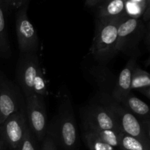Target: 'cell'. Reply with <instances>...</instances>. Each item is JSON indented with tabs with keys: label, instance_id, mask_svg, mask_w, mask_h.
Masks as SVG:
<instances>
[{
	"label": "cell",
	"instance_id": "6da1fadb",
	"mask_svg": "<svg viewBox=\"0 0 150 150\" xmlns=\"http://www.w3.org/2000/svg\"><path fill=\"white\" fill-rule=\"evenodd\" d=\"M125 16L113 19H96L95 36L90 52L94 59L100 64H106L118 54L117 51L118 26Z\"/></svg>",
	"mask_w": 150,
	"mask_h": 150
},
{
	"label": "cell",
	"instance_id": "7a4b0ae2",
	"mask_svg": "<svg viewBox=\"0 0 150 150\" xmlns=\"http://www.w3.org/2000/svg\"><path fill=\"white\" fill-rule=\"evenodd\" d=\"M47 130L54 136L57 145L63 149H75L78 142L77 123L73 104L68 95L61 98L57 120L54 125Z\"/></svg>",
	"mask_w": 150,
	"mask_h": 150
},
{
	"label": "cell",
	"instance_id": "3957f363",
	"mask_svg": "<svg viewBox=\"0 0 150 150\" xmlns=\"http://www.w3.org/2000/svg\"><path fill=\"white\" fill-rule=\"evenodd\" d=\"M103 103L108 107L115 116L122 132L150 144L149 121L144 122L127 111L120 103L114 100L110 95L102 98Z\"/></svg>",
	"mask_w": 150,
	"mask_h": 150
},
{
	"label": "cell",
	"instance_id": "277c9868",
	"mask_svg": "<svg viewBox=\"0 0 150 150\" xmlns=\"http://www.w3.org/2000/svg\"><path fill=\"white\" fill-rule=\"evenodd\" d=\"M146 26L143 21L137 18L125 16L120 23L117 32V53L128 56L139 53V47L144 37Z\"/></svg>",
	"mask_w": 150,
	"mask_h": 150
},
{
	"label": "cell",
	"instance_id": "5b68a950",
	"mask_svg": "<svg viewBox=\"0 0 150 150\" xmlns=\"http://www.w3.org/2000/svg\"><path fill=\"white\" fill-rule=\"evenodd\" d=\"M41 73L38 53L20 54L16 67V80L24 98L34 95L35 83Z\"/></svg>",
	"mask_w": 150,
	"mask_h": 150
},
{
	"label": "cell",
	"instance_id": "8992f818",
	"mask_svg": "<svg viewBox=\"0 0 150 150\" xmlns=\"http://www.w3.org/2000/svg\"><path fill=\"white\" fill-rule=\"evenodd\" d=\"M83 130H111L121 131L112 111L103 103L91 104L81 111Z\"/></svg>",
	"mask_w": 150,
	"mask_h": 150
},
{
	"label": "cell",
	"instance_id": "52a82bcc",
	"mask_svg": "<svg viewBox=\"0 0 150 150\" xmlns=\"http://www.w3.org/2000/svg\"><path fill=\"white\" fill-rule=\"evenodd\" d=\"M45 99L35 94L25 98V111L28 126L39 142H42L48 130Z\"/></svg>",
	"mask_w": 150,
	"mask_h": 150
},
{
	"label": "cell",
	"instance_id": "ba28073f",
	"mask_svg": "<svg viewBox=\"0 0 150 150\" xmlns=\"http://www.w3.org/2000/svg\"><path fill=\"white\" fill-rule=\"evenodd\" d=\"M28 4L18 8L16 21V32L20 54L38 53L40 41L38 34L27 15Z\"/></svg>",
	"mask_w": 150,
	"mask_h": 150
},
{
	"label": "cell",
	"instance_id": "9c48e42d",
	"mask_svg": "<svg viewBox=\"0 0 150 150\" xmlns=\"http://www.w3.org/2000/svg\"><path fill=\"white\" fill-rule=\"evenodd\" d=\"M23 108H25V98H23L21 89L13 81L0 76V114L1 124L13 113Z\"/></svg>",
	"mask_w": 150,
	"mask_h": 150
},
{
	"label": "cell",
	"instance_id": "30bf717a",
	"mask_svg": "<svg viewBox=\"0 0 150 150\" xmlns=\"http://www.w3.org/2000/svg\"><path fill=\"white\" fill-rule=\"evenodd\" d=\"M28 126L25 108L7 117L0 125V136L5 145L13 150H17Z\"/></svg>",
	"mask_w": 150,
	"mask_h": 150
},
{
	"label": "cell",
	"instance_id": "8fae6325",
	"mask_svg": "<svg viewBox=\"0 0 150 150\" xmlns=\"http://www.w3.org/2000/svg\"><path fill=\"white\" fill-rule=\"evenodd\" d=\"M139 56V53L131 56L128 62L126 63L124 68L120 72L111 94V98L114 100L120 103L123 98H125L131 92L130 84H131L132 73L135 66L137 64Z\"/></svg>",
	"mask_w": 150,
	"mask_h": 150
},
{
	"label": "cell",
	"instance_id": "7c38bea8",
	"mask_svg": "<svg viewBox=\"0 0 150 150\" xmlns=\"http://www.w3.org/2000/svg\"><path fill=\"white\" fill-rule=\"evenodd\" d=\"M125 0H105L98 7L96 19L105 20L125 16Z\"/></svg>",
	"mask_w": 150,
	"mask_h": 150
},
{
	"label": "cell",
	"instance_id": "4fadbf2b",
	"mask_svg": "<svg viewBox=\"0 0 150 150\" xmlns=\"http://www.w3.org/2000/svg\"><path fill=\"white\" fill-rule=\"evenodd\" d=\"M120 103L142 121H149V105L131 92L123 98Z\"/></svg>",
	"mask_w": 150,
	"mask_h": 150
},
{
	"label": "cell",
	"instance_id": "5bb4252c",
	"mask_svg": "<svg viewBox=\"0 0 150 150\" xmlns=\"http://www.w3.org/2000/svg\"><path fill=\"white\" fill-rule=\"evenodd\" d=\"M130 89L131 91H139L148 99L150 98V75L137 64L132 73Z\"/></svg>",
	"mask_w": 150,
	"mask_h": 150
},
{
	"label": "cell",
	"instance_id": "9a60e30c",
	"mask_svg": "<svg viewBox=\"0 0 150 150\" xmlns=\"http://www.w3.org/2000/svg\"><path fill=\"white\" fill-rule=\"evenodd\" d=\"M4 7V1L0 0V56L4 59H8L11 57L12 51L6 26Z\"/></svg>",
	"mask_w": 150,
	"mask_h": 150
},
{
	"label": "cell",
	"instance_id": "2e32d148",
	"mask_svg": "<svg viewBox=\"0 0 150 150\" xmlns=\"http://www.w3.org/2000/svg\"><path fill=\"white\" fill-rule=\"evenodd\" d=\"M121 150H150V144L122 133L119 143Z\"/></svg>",
	"mask_w": 150,
	"mask_h": 150
},
{
	"label": "cell",
	"instance_id": "e0dca14e",
	"mask_svg": "<svg viewBox=\"0 0 150 150\" xmlns=\"http://www.w3.org/2000/svg\"><path fill=\"white\" fill-rule=\"evenodd\" d=\"M83 139L89 150H114L115 148L110 146L101 140L98 136L88 130H83Z\"/></svg>",
	"mask_w": 150,
	"mask_h": 150
},
{
	"label": "cell",
	"instance_id": "ac0fdd59",
	"mask_svg": "<svg viewBox=\"0 0 150 150\" xmlns=\"http://www.w3.org/2000/svg\"><path fill=\"white\" fill-rule=\"evenodd\" d=\"M100 138L102 141H103L105 143L108 144L110 146L113 147H117L120 143V139L122 132L116 131V130H88Z\"/></svg>",
	"mask_w": 150,
	"mask_h": 150
},
{
	"label": "cell",
	"instance_id": "d6986e66",
	"mask_svg": "<svg viewBox=\"0 0 150 150\" xmlns=\"http://www.w3.org/2000/svg\"><path fill=\"white\" fill-rule=\"evenodd\" d=\"M38 142V140L31 131L29 126H27L25 130L24 136L17 150H40Z\"/></svg>",
	"mask_w": 150,
	"mask_h": 150
},
{
	"label": "cell",
	"instance_id": "ffe728a7",
	"mask_svg": "<svg viewBox=\"0 0 150 150\" xmlns=\"http://www.w3.org/2000/svg\"><path fill=\"white\" fill-rule=\"evenodd\" d=\"M58 145L50 132L47 130L46 135L42 142L40 150H58Z\"/></svg>",
	"mask_w": 150,
	"mask_h": 150
},
{
	"label": "cell",
	"instance_id": "44dd1931",
	"mask_svg": "<svg viewBox=\"0 0 150 150\" xmlns=\"http://www.w3.org/2000/svg\"><path fill=\"white\" fill-rule=\"evenodd\" d=\"M3 1H4L5 7H7V8L16 9L17 0H3Z\"/></svg>",
	"mask_w": 150,
	"mask_h": 150
},
{
	"label": "cell",
	"instance_id": "7402d4cb",
	"mask_svg": "<svg viewBox=\"0 0 150 150\" xmlns=\"http://www.w3.org/2000/svg\"><path fill=\"white\" fill-rule=\"evenodd\" d=\"M28 1L29 0H18L17 1V7H16V9L20 8L21 6H23V4H28Z\"/></svg>",
	"mask_w": 150,
	"mask_h": 150
},
{
	"label": "cell",
	"instance_id": "603a6c76",
	"mask_svg": "<svg viewBox=\"0 0 150 150\" xmlns=\"http://www.w3.org/2000/svg\"><path fill=\"white\" fill-rule=\"evenodd\" d=\"M5 145V144H4V141H3V139H1V137L0 136V150H2L3 148H4V146Z\"/></svg>",
	"mask_w": 150,
	"mask_h": 150
},
{
	"label": "cell",
	"instance_id": "cb8c5ba5",
	"mask_svg": "<svg viewBox=\"0 0 150 150\" xmlns=\"http://www.w3.org/2000/svg\"><path fill=\"white\" fill-rule=\"evenodd\" d=\"M99 1V0H93V1H92V2L91 3V4H95V3H96L97 1Z\"/></svg>",
	"mask_w": 150,
	"mask_h": 150
},
{
	"label": "cell",
	"instance_id": "d4e9b609",
	"mask_svg": "<svg viewBox=\"0 0 150 150\" xmlns=\"http://www.w3.org/2000/svg\"><path fill=\"white\" fill-rule=\"evenodd\" d=\"M1 124V114H0V125Z\"/></svg>",
	"mask_w": 150,
	"mask_h": 150
},
{
	"label": "cell",
	"instance_id": "484cf974",
	"mask_svg": "<svg viewBox=\"0 0 150 150\" xmlns=\"http://www.w3.org/2000/svg\"><path fill=\"white\" fill-rule=\"evenodd\" d=\"M125 2H126V1H128V0H125Z\"/></svg>",
	"mask_w": 150,
	"mask_h": 150
},
{
	"label": "cell",
	"instance_id": "4316f807",
	"mask_svg": "<svg viewBox=\"0 0 150 150\" xmlns=\"http://www.w3.org/2000/svg\"><path fill=\"white\" fill-rule=\"evenodd\" d=\"M17 1H18V0H17ZM16 7H17V3H16Z\"/></svg>",
	"mask_w": 150,
	"mask_h": 150
}]
</instances>
